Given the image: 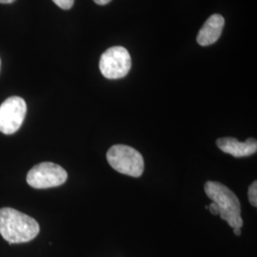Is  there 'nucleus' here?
<instances>
[{
  "label": "nucleus",
  "instance_id": "nucleus-1",
  "mask_svg": "<svg viewBox=\"0 0 257 257\" xmlns=\"http://www.w3.org/2000/svg\"><path fill=\"white\" fill-rule=\"evenodd\" d=\"M36 219L12 208L0 209V234L10 244L26 243L39 233Z\"/></svg>",
  "mask_w": 257,
  "mask_h": 257
},
{
  "label": "nucleus",
  "instance_id": "nucleus-2",
  "mask_svg": "<svg viewBox=\"0 0 257 257\" xmlns=\"http://www.w3.org/2000/svg\"><path fill=\"white\" fill-rule=\"evenodd\" d=\"M205 193L212 202L217 205L221 219L226 221L233 229L243 226L239 199L227 186L219 182L208 181L205 184Z\"/></svg>",
  "mask_w": 257,
  "mask_h": 257
},
{
  "label": "nucleus",
  "instance_id": "nucleus-3",
  "mask_svg": "<svg viewBox=\"0 0 257 257\" xmlns=\"http://www.w3.org/2000/svg\"><path fill=\"white\" fill-rule=\"evenodd\" d=\"M107 160L112 169L123 175L139 177L144 172V159L134 148L113 145L107 153Z\"/></svg>",
  "mask_w": 257,
  "mask_h": 257
},
{
  "label": "nucleus",
  "instance_id": "nucleus-4",
  "mask_svg": "<svg viewBox=\"0 0 257 257\" xmlns=\"http://www.w3.org/2000/svg\"><path fill=\"white\" fill-rule=\"evenodd\" d=\"M132 67V59L128 50L124 47H111L100 57L99 69L104 77L119 79L128 74Z\"/></svg>",
  "mask_w": 257,
  "mask_h": 257
},
{
  "label": "nucleus",
  "instance_id": "nucleus-5",
  "mask_svg": "<svg viewBox=\"0 0 257 257\" xmlns=\"http://www.w3.org/2000/svg\"><path fill=\"white\" fill-rule=\"evenodd\" d=\"M68 174L61 166L52 162H43L29 171L27 183L35 189H49L66 182Z\"/></svg>",
  "mask_w": 257,
  "mask_h": 257
},
{
  "label": "nucleus",
  "instance_id": "nucleus-6",
  "mask_svg": "<svg viewBox=\"0 0 257 257\" xmlns=\"http://www.w3.org/2000/svg\"><path fill=\"white\" fill-rule=\"evenodd\" d=\"M27 112L26 102L19 96L7 98L0 105V132L13 135L19 131Z\"/></svg>",
  "mask_w": 257,
  "mask_h": 257
},
{
  "label": "nucleus",
  "instance_id": "nucleus-7",
  "mask_svg": "<svg viewBox=\"0 0 257 257\" xmlns=\"http://www.w3.org/2000/svg\"><path fill=\"white\" fill-rule=\"evenodd\" d=\"M216 145L223 153L234 157L252 156L257 151V141L254 138H248L245 142H240L234 138H218Z\"/></svg>",
  "mask_w": 257,
  "mask_h": 257
},
{
  "label": "nucleus",
  "instance_id": "nucleus-8",
  "mask_svg": "<svg viewBox=\"0 0 257 257\" xmlns=\"http://www.w3.org/2000/svg\"><path fill=\"white\" fill-rule=\"evenodd\" d=\"M224 25L225 19L221 15L214 14L211 16L198 32L196 37L197 43L203 47L215 43L221 37Z\"/></svg>",
  "mask_w": 257,
  "mask_h": 257
},
{
  "label": "nucleus",
  "instance_id": "nucleus-9",
  "mask_svg": "<svg viewBox=\"0 0 257 257\" xmlns=\"http://www.w3.org/2000/svg\"><path fill=\"white\" fill-rule=\"evenodd\" d=\"M248 200L249 203L253 206H257V182L254 181L253 183L250 184L248 190Z\"/></svg>",
  "mask_w": 257,
  "mask_h": 257
},
{
  "label": "nucleus",
  "instance_id": "nucleus-10",
  "mask_svg": "<svg viewBox=\"0 0 257 257\" xmlns=\"http://www.w3.org/2000/svg\"><path fill=\"white\" fill-rule=\"evenodd\" d=\"M55 5L63 10H70L74 6V0H53Z\"/></svg>",
  "mask_w": 257,
  "mask_h": 257
},
{
  "label": "nucleus",
  "instance_id": "nucleus-11",
  "mask_svg": "<svg viewBox=\"0 0 257 257\" xmlns=\"http://www.w3.org/2000/svg\"><path fill=\"white\" fill-rule=\"evenodd\" d=\"M206 209L207 210L209 209L213 215H219V209H218V207H217V205L215 203H211L209 205V207L206 206Z\"/></svg>",
  "mask_w": 257,
  "mask_h": 257
},
{
  "label": "nucleus",
  "instance_id": "nucleus-12",
  "mask_svg": "<svg viewBox=\"0 0 257 257\" xmlns=\"http://www.w3.org/2000/svg\"><path fill=\"white\" fill-rule=\"evenodd\" d=\"M96 4H98V5H106V4H108V3H110L111 0H93Z\"/></svg>",
  "mask_w": 257,
  "mask_h": 257
},
{
  "label": "nucleus",
  "instance_id": "nucleus-13",
  "mask_svg": "<svg viewBox=\"0 0 257 257\" xmlns=\"http://www.w3.org/2000/svg\"><path fill=\"white\" fill-rule=\"evenodd\" d=\"M233 232H234L235 235L240 236V235H241V228H234V229H233Z\"/></svg>",
  "mask_w": 257,
  "mask_h": 257
},
{
  "label": "nucleus",
  "instance_id": "nucleus-14",
  "mask_svg": "<svg viewBox=\"0 0 257 257\" xmlns=\"http://www.w3.org/2000/svg\"><path fill=\"white\" fill-rule=\"evenodd\" d=\"M15 0H0V3H2V4H10V3H12V2H14Z\"/></svg>",
  "mask_w": 257,
  "mask_h": 257
},
{
  "label": "nucleus",
  "instance_id": "nucleus-15",
  "mask_svg": "<svg viewBox=\"0 0 257 257\" xmlns=\"http://www.w3.org/2000/svg\"><path fill=\"white\" fill-rule=\"evenodd\" d=\"M0 64H1V62H0Z\"/></svg>",
  "mask_w": 257,
  "mask_h": 257
}]
</instances>
